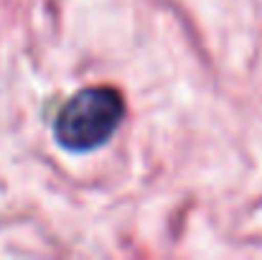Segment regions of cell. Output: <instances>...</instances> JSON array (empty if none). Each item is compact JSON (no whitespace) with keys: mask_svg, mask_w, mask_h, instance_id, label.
Returning a JSON list of instances; mask_svg holds the SVG:
<instances>
[{"mask_svg":"<svg viewBox=\"0 0 262 260\" xmlns=\"http://www.w3.org/2000/svg\"><path fill=\"white\" fill-rule=\"evenodd\" d=\"M125 115L122 94L112 87H89L77 92L56 115V141L69 151H92L110 141Z\"/></svg>","mask_w":262,"mask_h":260,"instance_id":"1","label":"cell"}]
</instances>
